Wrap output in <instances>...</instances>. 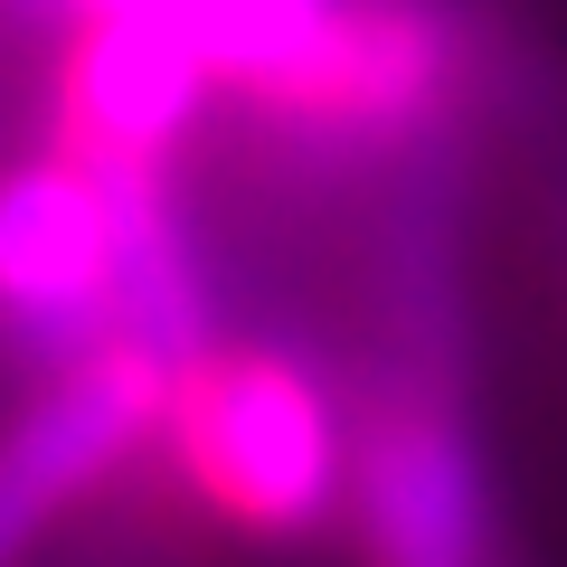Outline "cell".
I'll use <instances>...</instances> for the list:
<instances>
[{"instance_id": "cell-1", "label": "cell", "mask_w": 567, "mask_h": 567, "mask_svg": "<svg viewBox=\"0 0 567 567\" xmlns=\"http://www.w3.org/2000/svg\"><path fill=\"white\" fill-rule=\"evenodd\" d=\"M171 445L199 502L265 548L322 539L350 511L360 416L341 388L284 341H227L199 379L171 388Z\"/></svg>"}, {"instance_id": "cell-2", "label": "cell", "mask_w": 567, "mask_h": 567, "mask_svg": "<svg viewBox=\"0 0 567 567\" xmlns=\"http://www.w3.org/2000/svg\"><path fill=\"white\" fill-rule=\"evenodd\" d=\"M350 567H511L492 454L464 398H388L369 388L350 445Z\"/></svg>"}, {"instance_id": "cell-3", "label": "cell", "mask_w": 567, "mask_h": 567, "mask_svg": "<svg viewBox=\"0 0 567 567\" xmlns=\"http://www.w3.org/2000/svg\"><path fill=\"white\" fill-rule=\"evenodd\" d=\"M369 350L388 398H464L473 369V303H464V181L454 142L398 152L369 218Z\"/></svg>"}, {"instance_id": "cell-4", "label": "cell", "mask_w": 567, "mask_h": 567, "mask_svg": "<svg viewBox=\"0 0 567 567\" xmlns=\"http://www.w3.org/2000/svg\"><path fill=\"white\" fill-rule=\"evenodd\" d=\"M104 293H114L104 171L76 152L0 171V341L39 379H58L104 350Z\"/></svg>"}, {"instance_id": "cell-5", "label": "cell", "mask_w": 567, "mask_h": 567, "mask_svg": "<svg viewBox=\"0 0 567 567\" xmlns=\"http://www.w3.org/2000/svg\"><path fill=\"white\" fill-rule=\"evenodd\" d=\"M152 425H171V379L123 350H95L29 388L0 425V567H20L85 492L114 483Z\"/></svg>"}, {"instance_id": "cell-6", "label": "cell", "mask_w": 567, "mask_h": 567, "mask_svg": "<svg viewBox=\"0 0 567 567\" xmlns=\"http://www.w3.org/2000/svg\"><path fill=\"white\" fill-rule=\"evenodd\" d=\"M218 66L162 10H104L66 48V152L95 171H171L181 133L208 114Z\"/></svg>"}, {"instance_id": "cell-7", "label": "cell", "mask_w": 567, "mask_h": 567, "mask_svg": "<svg viewBox=\"0 0 567 567\" xmlns=\"http://www.w3.org/2000/svg\"><path fill=\"white\" fill-rule=\"evenodd\" d=\"M104 218H114V293H104V350L142 360L152 379H199L218 360V293L208 256L189 237V208L171 171H104Z\"/></svg>"}, {"instance_id": "cell-8", "label": "cell", "mask_w": 567, "mask_h": 567, "mask_svg": "<svg viewBox=\"0 0 567 567\" xmlns=\"http://www.w3.org/2000/svg\"><path fill=\"white\" fill-rule=\"evenodd\" d=\"M48 10H76V29H85V20H104V10H152V0H48Z\"/></svg>"}]
</instances>
